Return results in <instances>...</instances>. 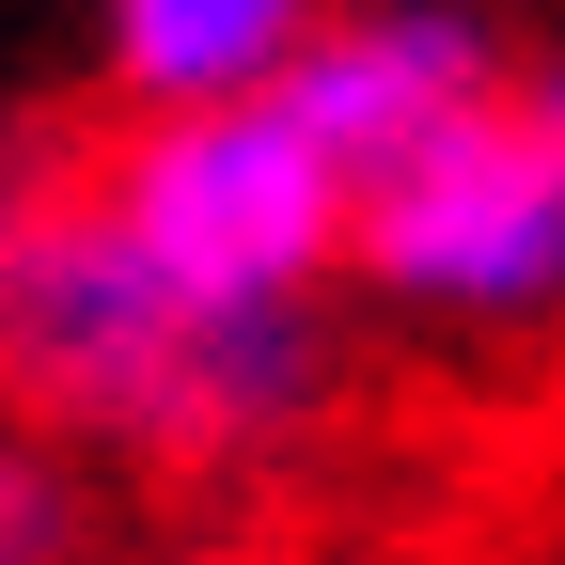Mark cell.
Listing matches in <instances>:
<instances>
[{
	"mask_svg": "<svg viewBox=\"0 0 565 565\" xmlns=\"http://www.w3.org/2000/svg\"><path fill=\"white\" fill-rule=\"evenodd\" d=\"M503 95H519V47H503L487 0H330L267 110L299 126L345 189H362V173L408 158V141H440V126L503 110Z\"/></svg>",
	"mask_w": 565,
	"mask_h": 565,
	"instance_id": "obj_4",
	"label": "cell"
},
{
	"mask_svg": "<svg viewBox=\"0 0 565 565\" xmlns=\"http://www.w3.org/2000/svg\"><path fill=\"white\" fill-rule=\"evenodd\" d=\"M79 189H95V221L158 267V282H189V299H221V315H330L345 204H362L267 95H252V110L110 126V158H95Z\"/></svg>",
	"mask_w": 565,
	"mask_h": 565,
	"instance_id": "obj_2",
	"label": "cell"
},
{
	"mask_svg": "<svg viewBox=\"0 0 565 565\" xmlns=\"http://www.w3.org/2000/svg\"><path fill=\"white\" fill-rule=\"evenodd\" d=\"M330 0H95V79L126 126L158 110H252L282 95V63L315 47Z\"/></svg>",
	"mask_w": 565,
	"mask_h": 565,
	"instance_id": "obj_5",
	"label": "cell"
},
{
	"mask_svg": "<svg viewBox=\"0 0 565 565\" xmlns=\"http://www.w3.org/2000/svg\"><path fill=\"white\" fill-rule=\"evenodd\" d=\"M0 565H110V487L79 440H47V424L0 393Z\"/></svg>",
	"mask_w": 565,
	"mask_h": 565,
	"instance_id": "obj_6",
	"label": "cell"
},
{
	"mask_svg": "<svg viewBox=\"0 0 565 565\" xmlns=\"http://www.w3.org/2000/svg\"><path fill=\"white\" fill-rule=\"evenodd\" d=\"M519 126H534V141H550V173H565V47H550V63H534V79H519Z\"/></svg>",
	"mask_w": 565,
	"mask_h": 565,
	"instance_id": "obj_7",
	"label": "cell"
},
{
	"mask_svg": "<svg viewBox=\"0 0 565 565\" xmlns=\"http://www.w3.org/2000/svg\"><path fill=\"white\" fill-rule=\"evenodd\" d=\"M345 282L408 330H565V173L519 126V95L362 173Z\"/></svg>",
	"mask_w": 565,
	"mask_h": 565,
	"instance_id": "obj_3",
	"label": "cell"
},
{
	"mask_svg": "<svg viewBox=\"0 0 565 565\" xmlns=\"http://www.w3.org/2000/svg\"><path fill=\"white\" fill-rule=\"evenodd\" d=\"M0 393L79 456L236 487V471H282L345 408V330L189 299L95 221L79 173L0 158Z\"/></svg>",
	"mask_w": 565,
	"mask_h": 565,
	"instance_id": "obj_1",
	"label": "cell"
}]
</instances>
